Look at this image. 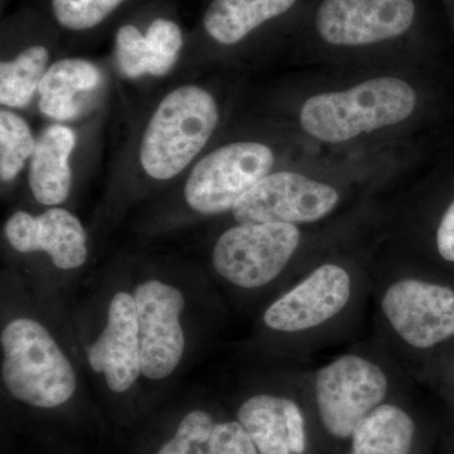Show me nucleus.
<instances>
[{"label": "nucleus", "mask_w": 454, "mask_h": 454, "mask_svg": "<svg viewBox=\"0 0 454 454\" xmlns=\"http://www.w3.org/2000/svg\"><path fill=\"white\" fill-rule=\"evenodd\" d=\"M379 322L403 360L424 379L454 348V278L408 274L381 282Z\"/></svg>", "instance_id": "1"}, {"label": "nucleus", "mask_w": 454, "mask_h": 454, "mask_svg": "<svg viewBox=\"0 0 454 454\" xmlns=\"http://www.w3.org/2000/svg\"><path fill=\"white\" fill-rule=\"evenodd\" d=\"M396 378L390 363L366 351L345 352L318 367L309 387L325 432L349 441L361 420L391 399Z\"/></svg>", "instance_id": "2"}, {"label": "nucleus", "mask_w": 454, "mask_h": 454, "mask_svg": "<svg viewBox=\"0 0 454 454\" xmlns=\"http://www.w3.org/2000/svg\"><path fill=\"white\" fill-rule=\"evenodd\" d=\"M415 106L417 94L408 82L378 77L343 91L309 98L301 106V125L313 138L343 143L404 121Z\"/></svg>", "instance_id": "3"}, {"label": "nucleus", "mask_w": 454, "mask_h": 454, "mask_svg": "<svg viewBox=\"0 0 454 454\" xmlns=\"http://www.w3.org/2000/svg\"><path fill=\"white\" fill-rule=\"evenodd\" d=\"M2 379L18 402L35 408L65 404L76 391V373L52 334L31 318L9 322L0 334Z\"/></svg>", "instance_id": "4"}, {"label": "nucleus", "mask_w": 454, "mask_h": 454, "mask_svg": "<svg viewBox=\"0 0 454 454\" xmlns=\"http://www.w3.org/2000/svg\"><path fill=\"white\" fill-rule=\"evenodd\" d=\"M363 288L352 269L339 262H322L269 304L262 324L270 333L309 342L351 315Z\"/></svg>", "instance_id": "5"}, {"label": "nucleus", "mask_w": 454, "mask_h": 454, "mask_svg": "<svg viewBox=\"0 0 454 454\" xmlns=\"http://www.w3.org/2000/svg\"><path fill=\"white\" fill-rule=\"evenodd\" d=\"M219 124V107L199 86L173 90L155 110L143 136L140 163L152 178L170 179L192 162Z\"/></svg>", "instance_id": "6"}, {"label": "nucleus", "mask_w": 454, "mask_h": 454, "mask_svg": "<svg viewBox=\"0 0 454 454\" xmlns=\"http://www.w3.org/2000/svg\"><path fill=\"white\" fill-rule=\"evenodd\" d=\"M301 243L300 226L291 223H238L216 241L215 271L227 283L255 291L276 282L289 267Z\"/></svg>", "instance_id": "7"}, {"label": "nucleus", "mask_w": 454, "mask_h": 454, "mask_svg": "<svg viewBox=\"0 0 454 454\" xmlns=\"http://www.w3.org/2000/svg\"><path fill=\"white\" fill-rule=\"evenodd\" d=\"M274 166L271 149L258 142L221 146L202 158L191 172L184 197L192 210L202 215L232 211L241 197Z\"/></svg>", "instance_id": "8"}, {"label": "nucleus", "mask_w": 454, "mask_h": 454, "mask_svg": "<svg viewBox=\"0 0 454 454\" xmlns=\"http://www.w3.org/2000/svg\"><path fill=\"white\" fill-rule=\"evenodd\" d=\"M340 202L336 188L294 172L269 173L232 208L238 223L304 225L324 220Z\"/></svg>", "instance_id": "9"}, {"label": "nucleus", "mask_w": 454, "mask_h": 454, "mask_svg": "<svg viewBox=\"0 0 454 454\" xmlns=\"http://www.w3.org/2000/svg\"><path fill=\"white\" fill-rule=\"evenodd\" d=\"M138 315L140 366L149 380H163L175 372L184 354L182 312L184 297L176 286L148 280L134 291Z\"/></svg>", "instance_id": "10"}, {"label": "nucleus", "mask_w": 454, "mask_h": 454, "mask_svg": "<svg viewBox=\"0 0 454 454\" xmlns=\"http://www.w3.org/2000/svg\"><path fill=\"white\" fill-rule=\"evenodd\" d=\"M414 17V0H324L316 28L333 46H366L402 35Z\"/></svg>", "instance_id": "11"}, {"label": "nucleus", "mask_w": 454, "mask_h": 454, "mask_svg": "<svg viewBox=\"0 0 454 454\" xmlns=\"http://www.w3.org/2000/svg\"><path fill=\"white\" fill-rule=\"evenodd\" d=\"M92 372L103 373L114 393H125L142 375L138 315L133 294L119 292L107 309L106 325L88 349Z\"/></svg>", "instance_id": "12"}, {"label": "nucleus", "mask_w": 454, "mask_h": 454, "mask_svg": "<svg viewBox=\"0 0 454 454\" xmlns=\"http://www.w3.org/2000/svg\"><path fill=\"white\" fill-rule=\"evenodd\" d=\"M5 236L20 253L44 252L61 270L82 267L88 259L86 232L80 220L64 208L40 216L17 211L5 223Z\"/></svg>", "instance_id": "13"}, {"label": "nucleus", "mask_w": 454, "mask_h": 454, "mask_svg": "<svg viewBox=\"0 0 454 454\" xmlns=\"http://www.w3.org/2000/svg\"><path fill=\"white\" fill-rule=\"evenodd\" d=\"M238 420L260 454H304L309 447L306 418L292 397L255 394L240 405Z\"/></svg>", "instance_id": "14"}, {"label": "nucleus", "mask_w": 454, "mask_h": 454, "mask_svg": "<svg viewBox=\"0 0 454 454\" xmlns=\"http://www.w3.org/2000/svg\"><path fill=\"white\" fill-rule=\"evenodd\" d=\"M103 86V73L91 62L57 61L47 68L38 89L41 112L55 121H74L94 106Z\"/></svg>", "instance_id": "15"}, {"label": "nucleus", "mask_w": 454, "mask_h": 454, "mask_svg": "<svg viewBox=\"0 0 454 454\" xmlns=\"http://www.w3.org/2000/svg\"><path fill=\"white\" fill-rule=\"evenodd\" d=\"M74 145L76 136L64 125H51L35 140L29 166V187L42 205H59L67 199L73 182L70 155Z\"/></svg>", "instance_id": "16"}, {"label": "nucleus", "mask_w": 454, "mask_h": 454, "mask_svg": "<svg viewBox=\"0 0 454 454\" xmlns=\"http://www.w3.org/2000/svg\"><path fill=\"white\" fill-rule=\"evenodd\" d=\"M417 424L400 403L387 400L361 420L349 438V454H411Z\"/></svg>", "instance_id": "17"}, {"label": "nucleus", "mask_w": 454, "mask_h": 454, "mask_svg": "<svg viewBox=\"0 0 454 454\" xmlns=\"http://www.w3.org/2000/svg\"><path fill=\"white\" fill-rule=\"evenodd\" d=\"M297 0H214L203 17L208 35L231 46L243 41L254 29L282 16Z\"/></svg>", "instance_id": "18"}, {"label": "nucleus", "mask_w": 454, "mask_h": 454, "mask_svg": "<svg viewBox=\"0 0 454 454\" xmlns=\"http://www.w3.org/2000/svg\"><path fill=\"white\" fill-rule=\"evenodd\" d=\"M49 51L32 46L0 65V103L8 107H25L40 89L47 73Z\"/></svg>", "instance_id": "19"}, {"label": "nucleus", "mask_w": 454, "mask_h": 454, "mask_svg": "<svg viewBox=\"0 0 454 454\" xmlns=\"http://www.w3.org/2000/svg\"><path fill=\"white\" fill-rule=\"evenodd\" d=\"M35 140L28 124L17 114L0 112V177L11 182L20 175L35 151Z\"/></svg>", "instance_id": "20"}, {"label": "nucleus", "mask_w": 454, "mask_h": 454, "mask_svg": "<svg viewBox=\"0 0 454 454\" xmlns=\"http://www.w3.org/2000/svg\"><path fill=\"white\" fill-rule=\"evenodd\" d=\"M145 35L148 52V74L164 76L170 73L177 62L179 51L184 46L181 28L172 20L158 18L151 23Z\"/></svg>", "instance_id": "21"}, {"label": "nucleus", "mask_w": 454, "mask_h": 454, "mask_svg": "<svg viewBox=\"0 0 454 454\" xmlns=\"http://www.w3.org/2000/svg\"><path fill=\"white\" fill-rule=\"evenodd\" d=\"M125 0H52L57 22L71 31H86L106 20Z\"/></svg>", "instance_id": "22"}, {"label": "nucleus", "mask_w": 454, "mask_h": 454, "mask_svg": "<svg viewBox=\"0 0 454 454\" xmlns=\"http://www.w3.org/2000/svg\"><path fill=\"white\" fill-rule=\"evenodd\" d=\"M214 427V419L207 411H191L179 423L176 434L157 454H205L203 446L207 444Z\"/></svg>", "instance_id": "23"}, {"label": "nucleus", "mask_w": 454, "mask_h": 454, "mask_svg": "<svg viewBox=\"0 0 454 454\" xmlns=\"http://www.w3.org/2000/svg\"><path fill=\"white\" fill-rule=\"evenodd\" d=\"M116 61L125 76L130 79L148 74V52L145 35L137 27L122 26L116 33Z\"/></svg>", "instance_id": "24"}, {"label": "nucleus", "mask_w": 454, "mask_h": 454, "mask_svg": "<svg viewBox=\"0 0 454 454\" xmlns=\"http://www.w3.org/2000/svg\"><path fill=\"white\" fill-rule=\"evenodd\" d=\"M207 454H258L249 433L239 420L215 424L208 439Z\"/></svg>", "instance_id": "25"}, {"label": "nucleus", "mask_w": 454, "mask_h": 454, "mask_svg": "<svg viewBox=\"0 0 454 454\" xmlns=\"http://www.w3.org/2000/svg\"><path fill=\"white\" fill-rule=\"evenodd\" d=\"M434 245L441 262L454 268V200L442 214L435 229Z\"/></svg>", "instance_id": "26"}, {"label": "nucleus", "mask_w": 454, "mask_h": 454, "mask_svg": "<svg viewBox=\"0 0 454 454\" xmlns=\"http://www.w3.org/2000/svg\"><path fill=\"white\" fill-rule=\"evenodd\" d=\"M427 380L454 397V348L432 370Z\"/></svg>", "instance_id": "27"}]
</instances>
